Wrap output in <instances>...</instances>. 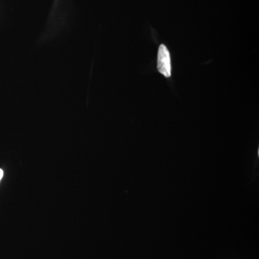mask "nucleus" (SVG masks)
<instances>
[{"label": "nucleus", "mask_w": 259, "mask_h": 259, "mask_svg": "<svg viewBox=\"0 0 259 259\" xmlns=\"http://www.w3.org/2000/svg\"><path fill=\"white\" fill-rule=\"evenodd\" d=\"M157 69L165 77H171V56L168 49L163 44L160 46L158 51Z\"/></svg>", "instance_id": "1"}, {"label": "nucleus", "mask_w": 259, "mask_h": 259, "mask_svg": "<svg viewBox=\"0 0 259 259\" xmlns=\"http://www.w3.org/2000/svg\"><path fill=\"white\" fill-rule=\"evenodd\" d=\"M3 175H4V171L2 168H0V182H1L2 179H3Z\"/></svg>", "instance_id": "2"}]
</instances>
